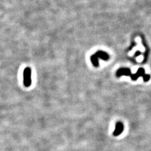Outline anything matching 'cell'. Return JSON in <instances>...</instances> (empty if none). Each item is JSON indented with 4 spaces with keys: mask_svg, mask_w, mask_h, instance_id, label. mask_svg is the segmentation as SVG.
<instances>
[{
    "mask_svg": "<svg viewBox=\"0 0 151 151\" xmlns=\"http://www.w3.org/2000/svg\"><path fill=\"white\" fill-rule=\"evenodd\" d=\"M122 75L131 76V73H130V69H125V68H122V69H119L116 73L117 77H120Z\"/></svg>",
    "mask_w": 151,
    "mask_h": 151,
    "instance_id": "3",
    "label": "cell"
},
{
    "mask_svg": "<svg viewBox=\"0 0 151 151\" xmlns=\"http://www.w3.org/2000/svg\"><path fill=\"white\" fill-rule=\"evenodd\" d=\"M143 78H144V81L145 82H147L150 79V76L149 75H144L143 76Z\"/></svg>",
    "mask_w": 151,
    "mask_h": 151,
    "instance_id": "5",
    "label": "cell"
},
{
    "mask_svg": "<svg viewBox=\"0 0 151 151\" xmlns=\"http://www.w3.org/2000/svg\"><path fill=\"white\" fill-rule=\"evenodd\" d=\"M124 129V124L122 122H117L115 125V130L113 132L114 136H118L119 135L121 134Z\"/></svg>",
    "mask_w": 151,
    "mask_h": 151,
    "instance_id": "2",
    "label": "cell"
},
{
    "mask_svg": "<svg viewBox=\"0 0 151 151\" xmlns=\"http://www.w3.org/2000/svg\"><path fill=\"white\" fill-rule=\"evenodd\" d=\"M32 84V70L27 67L23 71V84L25 87H29Z\"/></svg>",
    "mask_w": 151,
    "mask_h": 151,
    "instance_id": "1",
    "label": "cell"
},
{
    "mask_svg": "<svg viewBox=\"0 0 151 151\" xmlns=\"http://www.w3.org/2000/svg\"><path fill=\"white\" fill-rule=\"evenodd\" d=\"M144 69H139L138 70V71L136 74H134V75H131V78L134 81L137 80L140 76H144Z\"/></svg>",
    "mask_w": 151,
    "mask_h": 151,
    "instance_id": "4",
    "label": "cell"
}]
</instances>
